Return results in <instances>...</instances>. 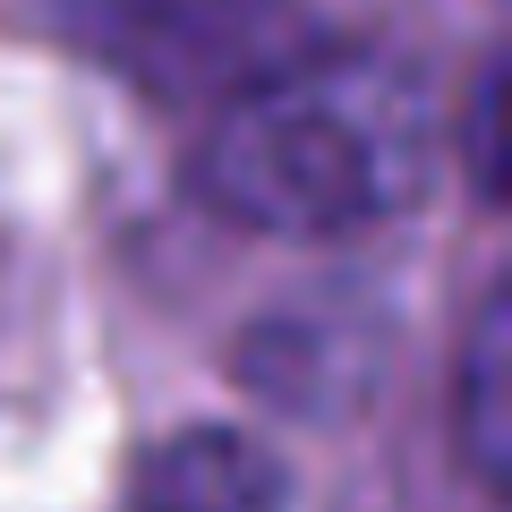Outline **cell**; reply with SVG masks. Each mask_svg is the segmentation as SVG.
Masks as SVG:
<instances>
[{
    "label": "cell",
    "mask_w": 512,
    "mask_h": 512,
    "mask_svg": "<svg viewBox=\"0 0 512 512\" xmlns=\"http://www.w3.org/2000/svg\"><path fill=\"white\" fill-rule=\"evenodd\" d=\"M444 111L402 52H299L291 69L214 103L197 188L256 239H367L436 188Z\"/></svg>",
    "instance_id": "6da1fadb"
},
{
    "label": "cell",
    "mask_w": 512,
    "mask_h": 512,
    "mask_svg": "<svg viewBox=\"0 0 512 512\" xmlns=\"http://www.w3.org/2000/svg\"><path fill=\"white\" fill-rule=\"evenodd\" d=\"M77 35L120 77L180 103H231L325 43L299 0H86Z\"/></svg>",
    "instance_id": "7a4b0ae2"
},
{
    "label": "cell",
    "mask_w": 512,
    "mask_h": 512,
    "mask_svg": "<svg viewBox=\"0 0 512 512\" xmlns=\"http://www.w3.org/2000/svg\"><path fill=\"white\" fill-rule=\"evenodd\" d=\"M291 504V470L239 427H180L137 461V495L128 512H282Z\"/></svg>",
    "instance_id": "3957f363"
},
{
    "label": "cell",
    "mask_w": 512,
    "mask_h": 512,
    "mask_svg": "<svg viewBox=\"0 0 512 512\" xmlns=\"http://www.w3.org/2000/svg\"><path fill=\"white\" fill-rule=\"evenodd\" d=\"M453 444L487 495L512 487V291L487 282L453 350Z\"/></svg>",
    "instance_id": "277c9868"
},
{
    "label": "cell",
    "mask_w": 512,
    "mask_h": 512,
    "mask_svg": "<svg viewBox=\"0 0 512 512\" xmlns=\"http://www.w3.org/2000/svg\"><path fill=\"white\" fill-rule=\"evenodd\" d=\"M461 137H470V188H478V205L495 214V205H504V60H478Z\"/></svg>",
    "instance_id": "5b68a950"
}]
</instances>
